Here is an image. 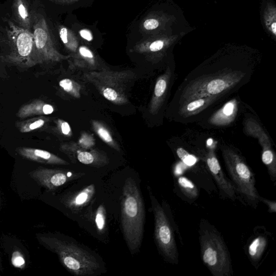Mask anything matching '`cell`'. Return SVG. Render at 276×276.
Returning <instances> with one entry per match:
<instances>
[{"mask_svg": "<svg viewBox=\"0 0 276 276\" xmlns=\"http://www.w3.org/2000/svg\"><path fill=\"white\" fill-rule=\"evenodd\" d=\"M59 34L61 41L67 49L73 52L77 50L78 40L72 30L65 26H61L59 28Z\"/></svg>", "mask_w": 276, "mask_h": 276, "instance_id": "20", "label": "cell"}, {"mask_svg": "<svg viewBox=\"0 0 276 276\" xmlns=\"http://www.w3.org/2000/svg\"><path fill=\"white\" fill-rule=\"evenodd\" d=\"M10 37L15 45L18 56L23 60L35 63L34 35L28 29L21 28L9 23Z\"/></svg>", "mask_w": 276, "mask_h": 276, "instance_id": "12", "label": "cell"}, {"mask_svg": "<svg viewBox=\"0 0 276 276\" xmlns=\"http://www.w3.org/2000/svg\"><path fill=\"white\" fill-rule=\"evenodd\" d=\"M176 154L180 160L188 166L193 167L197 163L196 157L189 153L182 147L178 148Z\"/></svg>", "mask_w": 276, "mask_h": 276, "instance_id": "24", "label": "cell"}, {"mask_svg": "<svg viewBox=\"0 0 276 276\" xmlns=\"http://www.w3.org/2000/svg\"><path fill=\"white\" fill-rule=\"evenodd\" d=\"M97 133L102 139L107 143H110L112 142V138L109 133V132L103 128V127H100L97 130Z\"/></svg>", "mask_w": 276, "mask_h": 276, "instance_id": "28", "label": "cell"}, {"mask_svg": "<svg viewBox=\"0 0 276 276\" xmlns=\"http://www.w3.org/2000/svg\"><path fill=\"white\" fill-rule=\"evenodd\" d=\"M177 185L180 192L187 199L194 200L199 195L196 186L187 177L181 176L177 179Z\"/></svg>", "mask_w": 276, "mask_h": 276, "instance_id": "19", "label": "cell"}, {"mask_svg": "<svg viewBox=\"0 0 276 276\" xmlns=\"http://www.w3.org/2000/svg\"><path fill=\"white\" fill-rule=\"evenodd\" d=\"M272 30L274 35L276 34V23H274L271 26Z\"/></svg>", "mask_w": 276, "mask_h": 276, "instance_id": "35", "label": "cell"}, {"mask_svg": "<svg viewBox=\"0 0 276 276\" xmlns=\"http://www.w3.org/2000/svg\"><path fill=\"white\" fill-rule=\"evenodd\" d=\"M61 129L62 132L65 135H68L71 131L70 127L67 122L62 123Z\"/></svg>", "mask_w": 276, "mask_h": 276, "instance_id": "33", "label": "cell"}, {"mask_svg": "<svg viewBox=\"0 0 276 276\" xmlns=\"http://www.w3.org/2000/svg\"><path fill=\"white\" fill-rule=\"evenodd\" d=\"M151 200L154 219V239L159 252L169 263H179V252L175 239L174 227L166 211L156 197L152 189L147 187Z\"/></svg>", "mask_w": 276, "mask_h": 276, "instance_id": "6", "label": "cell"}, {"mask_svg": "<svg viewBox=\"0 0 276 276\" xmlns=\"http://www.w3.org/2000/svg\"><path fill=\"white\" fill-rule=\"evenodd\" d=\"M29 175L38 185L52 191L72 180L84 176L85 174L40 167L30 172Z\"/></svg>", "mask_w": 276, "mask_h": 276, "instance_id": "8", "label": "cell"}, {"mask_svg": "<svg viewBox=\"0 0 276 276\" xmlns=\"http://www.w3.org/2000/svg\"><path fill=\"white\" fill-rule=\"evenodd\" d=\"M35 63L58 61L66 58L56 50L45 18L36 17L34 24Z\"/></svg>", "mask_w": 276, "mask_h": 276, "instance_id": "7", "label": "cell"}, {"mask_svg": "<svg viewBox=\"0 0 276 276\" xmlns=\"http://www.w3.org/2000/svg\"><path fill=\"white\" fill-rule=\"evenodd\" d=\"M12 263L14 267L23 269L25 267L26 261L23 254L18 250L15 251L12 254Z\"/></svg>", "mask_w": 276, "mask_h": 276, "instance_id": "25", "label": "cell"}, {"mask_svg": "<svg viewBox=\"0 0 276 276\" xmlns=\"http://www.w3.org/2000/svg\"><path fill=\"white\" fill-rule=\"evenodd\" d=\"M201 258L214 276H231L233 274L229 249L217 229L205 220L199 226Z\"/></svg>", "mask_w": 276, "mask_h": 276, "instance_id": "4", "label": "cell"}, {"mask_svg": "<svg viewBox=\"0 0 276 276\" xmlns=\"http://www.w3.org/2000/svg\"><path fill=\"white\" fill-rule=\"evenodd\" d=\"M145 207L135 180L126 179L121 203V222L124 239L132 254L140 251L144 236Z\"/></svg>", "mask_w": 276, "mask_h": 276, "instance_id": "2", "label": "cell"}, {"mask_svg": "<svg viewBox=\"0 0 276 276\" xmlns=\"http://www.w3.org/2000/svg\"><path fill=\"white\" fill-rule=\"evenodd\" d=\"M221 150L236 194L246 204L257 208L260 196L256 187L255 177L245 159L232 147L221 145Z\"/></svg>", "mask_w": 276, "mask_h": 276, "instance_id": "5", "label": "cell"}, {"mask_svg": "<svg viewBox=\"0 0 276 276\" xmlns=\"http://www.w3.org/2000/svg\"><path fill=\"white\" fill-rule=\"evenodd\" d=\"M250 68H198L191 72L175 95V108L204 97L225 98L250 80Z\"/></svg>", "mask_w": 276, "mask_h": 276, "instance_id": "1", "label": "cell"}, {"mask_svg": "<svg viewBox=\"0 0 276 276\" xmlns=\"http://www.w3.org/2000/svg\"><path fill=\"white\" fill-rule=\"evenodd\" d=\"M52 2L61 5H69L75 3L80 0H51Z\"/></svg>", "mask_w": 276, "mask_h": 276, "instance_id": "34", "label": "cell"}, {"mask_svg": "<svg viewBox=\"0 0 276 276\" xmlns=\"http://www.w3.org/2000/svg\"><path fill=\"white\" fill-rule=\"evenodd\" d=\"M268 233H257L249 242L247 246L248 257L253 266L258 269L265 250L268 248Z\"/></svg>", "mask_w": 276, "mask_h": 276, "instance_id": "15", "label": "cell"}, {"mask_svg": "<svg viewBox=\"0 0 276 276\" xmlns=\"http://www.w3.org/2000/svg\"><path fill=\"white\" fill-rule=\"evenodd\" d=\"M104 96L110 101H114L118 98V94L114 90L111 88L105 89L103 91Z\"/></svg>", "mask_w": 276, "mask_h": 276, "instance_id": "27", "label": "cell"}, {"mask_svg": "<svg viewBox=\"0 0 276 276\" xmlns=\"http://www.w3.org/2000/svg\"><path fill=\"white\" fill-rule=\"evenodd\" d=\"M54 111V109L51 105L36 99L21 106L16 116L19 119L25 120L31 116L49 115Z\"/></svg>", "mask_w": 276, "mask_h": 276, "instance_id": "16", "label": "cell"}, {"mask_svg": "<svg viewBox=\"0 0 276 276\" xmlns=\"http://www.w3.org/2000/svg\"><path fill=\"white\" fill-rule=\"evenodd\" d=\"M239 108L238 98H233L225 104L219 110L212 114L207 121V127L220 128L229 126L237 117Z\"/></svg>", "mask_w": 276, "mask_h": 276, "instance_id": "13", "label": "cell"}, {"mask_svg": "<svg viewBox=\"0 0 276 276\" xmlns=\"http://www.w3.org/2000/svg\"><path fill=\"white\" fill-rule=\"evenodd\" d=\"M247 133L258 138L262 147V161L266 166L271 182L276 181V155L266 132L257 123L249 120L245 123Z\"/></svg>", "mask_w": 276, "mask_h": 276, "instance_id": "9", "label": "cell"}, {"mask_svg": "<svg viewBox=\"0 0 276 276\" xmlns=\"http://www.w3.org/2000/svg\"><path fill=\"white\" fill-rule=\"evenodd\" d=\"M222 97H204L188 101L175 108V120L182 123L196 121L201 119V114H205L207 109Z\"/></svg>", "mask_w": 276, "mask_h": 276, "instance_id": "10", "label": "cell"}, {"mask_svg": "<svg viewBox=\"0 0 276 276\" xmlns=\"http://www.w3.org/2000/svg\"><path fill=\"white\" fill-rule=\"evenodd\" d=\"M205 162L208 171L215 180L222 197L235 201L238 198L235 188L226 178L214 151L211 148L205 156Z\"/></svg>", "mask_w": 276, "mask_h": 276, "instance_id": "11", "label": "cell"}, {"mask_svg": "<svg viewBox=\"0 0 276 276\" xmlns=\"http://www.w3.org/2000/svg\"><path fill=\"white\" fill-rule=\"evenodd\" d=\"M16 151L21 156L27 160L48 165H67L68 163L59 157L49 152L37 149V148L20 147Z\"/></svg>", "mask_w": 276, "mask_h": 276, "instance_id": "14", "label": "cell"}, {"mask_svg": "<svg viewBox=\"0 0 276 276\" xmlns=\"http://www.w3.org/2000/svg\"><path fill=\"white\" fill-rule=\"evenodd\" d=\"M44 247L57 254L63 266L77 276L93 275L101 272L100 262L90 251L73 242L55 237L39 236Z\"/></svg>", "mask_w": 276, "mask_h": 276, "instance_id": "3", "label": "cell"}, {"mask_svg": "<svg viewBox=\"0 0 276 276\" xmlns=\"http://www.w3.org/2000/svg\"><path fill=\"white\" fill-rule=\"evenodd\" d=\"M80 55L89 59H93L94 56L92 52L87 47L81 46L78 49Z\"/></svg>", "mask_w": 276, "mask_h": 276, "instance_id": "30", "label": "cell"}, {"mask_svg": "<svg viewBox=\"0 0 276 276\" xmlns=\"http://www.w3.org/2000/svg\"><path fill=\"white\" fill-rule=\"evenodd\" d=\"M47 119L43 116L16 122L17 129L22 133L34 132L43 127L47 123Z\"/></svg>", "mask_w": 276, "mask_h": 276, "instance_id": "18", "label": "cell"}, {"mask_svg": "<svg viewBox=\"0 0 276 276\" xmlns=\"http://www.w3.org/2000/svg\"><path fill=\"white\" fill-rule=\"evenodd\" d=\"M95 223L100 232H102L105 230L107 225V212L102 205L99 206L95 213Z\"/></svg>", "mask_w": 276, "mask_h": 276, "instance_id": "22", "label": "cell"}, {"mask_svg": "<svg viewBox=\"0 0 276 276\" xmlns=\"http://www.w3.org/2000/svg\"><path fill=\"white\" fill-rule=\"evenodd\" d=\"M15 8L17 18L24 25L29 26V18L27 8L23 0H15Z\"/></svg>", "mask_w": 276, "mask_h": 276, "instance_id": "21", "label": "cell"}, {"mask_svg": "<svg viewBox=\"0 0 276 276\" xmlns=\"http://www.w3.org/2000/svg\"><path fill=\"white\" fill-rule=\"evenodd\" d=\"M260 202H263L264 204L266 205L268 207V211L271 213H275L276 212V203L274 201H271L265 198L260 196Z\"/></svg>", "mask_w": 276, "mask_h": 276, "instance_id": "29", "label": "cell"}, {"mask_svg": "<svg viewBox=\"0 0 276 276\" xmlns=\"http://www.w3.org/2000/svg\"><path fill=\"white\" fill-rule=\"evenodd\" d=\"M159 26V21L155 18H147L142 21L141 29L142 31H151L156 29Z\"/></svg>", "mask_w": 276, "mask_h": 276, "instance_id": "26", "label": "cell"}, {"mask_svg": "<svg viewBox=\"0 0 276 276\" xmlns=\"http://www.w3.org/2000/svg\"><path fill=\"white\" fill-rule=\"evenodd\" d=\"M94 193V186L91 185L72 196L64 199L63 204L72 211L76 212L87 205Z\"/></svg>", "mask_w": 276, "mask_h": 276, "instance_id": "17", "label": "cell"}, {"mask_svg": "<svg viewBox=\"0 0 276 276\" xmlns=\"http://www.w3.org/2000/svg\"><path fill=\"white\" fill-rule=\"evenodd\" d=\"M80 36L85 40L91 42L93 40V35L90 30L83 29L79 31Z\"/></svg>", "mask_w": 276, "mask_h": 276, "instance_id": "32", "label": "cell"}, {"mask_svg": "<svg viewBox=\"0 0 276 276\" xmlns=\"http://www.w3.org/2000/svg\"><path fill=\"white\" fill-rule=\"evenodd\" d=\"M60 86L64 90L67 92H70L73 89V84L72 81L69 79H65L62 80L59 83Z\"/></svg>", "mask_w": 276, "mask_h": 276, "instance_id": "31", "label": "cell"}, {"mask_svg": "<svg viewBox=\"0 0 276 276\" xmlns=\"http://www.w3.org/2000/svg\"><path fill=\"white\" fill-rule=\"evenodd\" d=\"M77 159L79 162L84 165H102L104 164L99 161L98 157H95L92 153L86 151L78 152L77 155Z\"/></svg>", "mask_w": 276, "mask_h": 276, "instance_id": "23", "label": "cell"}]
</instances>
